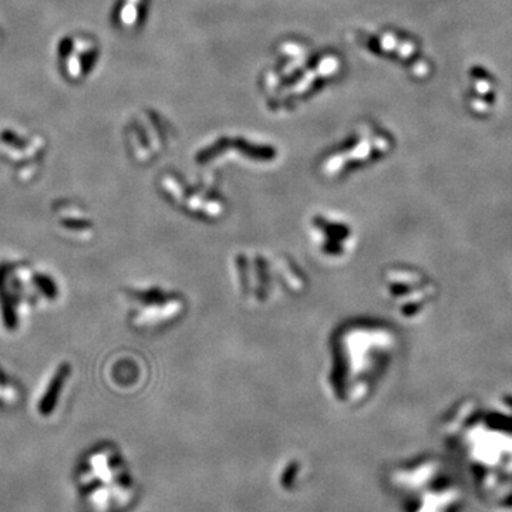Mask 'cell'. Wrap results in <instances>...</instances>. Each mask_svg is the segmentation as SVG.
<instances>
[{
	"label": "cell",
	"mask_w": 512,
	"mask_h": 512,
	"mask_svg": "<svg viewBox=\"0 0 512 512\" xmlns=\"http://www.w3.org/2000/svg\"><path fill=\"white\" fill-rule=\"evenodd\" d=\"M74 480L90 512H127L140 491L127 457L114 444H100L84 454Z\"/></svg>",
	"instance_id": "6da1fadb"
},
{
	"label": "cell",
	"mask_w": 512,
	"mask_h": 512,
	"mask_svg": "<svg viewBox=\"0 0 512 512\" xmlns=\"http://www.w3.org/2000/svg\"><path fill=\"white\" fill-rule=\"evenodd\" d=\"M379 328L365 323L346 325L335 335L332 346V369L329 370V386L332 387L340 403L355 404L362 402L370 392V384L383 366L373 365L375 355L372 350Z\"/></svg>",
	"instance_id": "7a4b0ae2"
},
{
	"label": "cell",
	"mask_w": 512,
	"mask_h": 512,
	"mask_svg": "<svg viewBox=\"0 0 512 512\" xmlns=\"http://www.w3.org/2000/svg\"><path fill=\"white\" fill-rule=\"evenodd\" d=\"M389 483L406 495L403 512H461L464 491L436 458H420L390 471Z\"/></svg>",
	"instance_id": "3957f363"
},
{
	"label": "cell",
	"mask_w": 512,
	"mask_h": 512,
	"mask_svg": "<svg viewBox=\"0 0 512 512\" xmlns=\"http://www.w3.org/2000/svg\"><path fill=\"white\" fill-rule=\"evenodd\" d=\"M128 318L136 328L173 325L185 312V299L163 286L147 285L127 291Z\"/></svg>",
	"instance_id": "277c9868"
},
{
	"label": "cell",
	"mask_w": 512,
	"mask_h": 512,
	"mask_svg": "<svg viewBox=\"0 0 512 512\" xmlns=\"http://www.w3.org/2000/svg\"><path fill=\"white\" fill-rule=\"evenodd\" d=\"M308 237L316 255L328 264H340L350 258L357 244L353 222L332 212H318L311 217Z\"/></svg>",
	"instance_id": "5b68a950"
},
{
	"label": "cell",
	"mask_w": 512,
	"mask_h": 512,
	"mask_svg": "<svg viewBox=\"0 0 512 512\" xmlns=\"http://www.w3.org/2000/svg\"><path fill=\"white\" fill-rule=\"evenodd\" d=\"M70 379V366L67 363L60 365L53 373L52 377L47 380L45 390L37 402V413L43 417H50L56 412V406H59L66 386L67 380Z\"/></svg>",
	"instance_id": "8992f818"
},
{
	"label": "cell",
	"mask_w": 512,
	"mask_h": 512,
	"mask_svg": "<svg viewBox=\"0 0 512 512\" xmlns=\"http://www.w3.org/2000/svg\"><path fill=\"white\" fill-rule=\"evenodd\" d=\"M303 481H305V467L298 458L285 461L284 466L279 468L276 474V485L286 494L296 493Z\"/></svg>",
	"instance_id": "52a82bcc"
}]
</instances>
